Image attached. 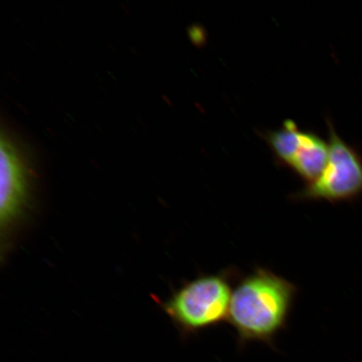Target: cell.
Listing matches in <instances>:
<instances>
[{
	"mask_svg": "<svg viewBox=\"0 0 362 362\" xmlns=\"http://www.w3.org/2000/svg\"><path fill=\"white\" fill-rule=\"evenodd\" d=\"M302 132L296 122L288 119L279 129L267 131L262 135L279 165L288 168L300 146Z\"/></svg>",
	"mask_w": 362,
	"mask_h": 362,
	"instance_id": "obj_6",
	"label": "cell"
},
{
	"mask_svg": "<svg viewBox=\"0 0 362 362\" xmlns=\"http://www.w3.org/2000/svg\"><path fill=\"white\" fill-rule=\"evenodd\" d=\"M36 174L33 156L20 139L2 130L0 139V235L2 257L33 214Z\"/></svg>",
	"mask_w": 362,
	"mask_h": 362,
	"instance_id": "obj_3",
	"label": "cell"
},
{
	"mask_svg": "<svg viewBox=\"0 0 362 362\" xmlns=\"http://www.w3.org/2000/svg\"><path fill=\"white\" fill-rule=\"evenodd\" d=\"M298 293L296 284L262 267L243 276L233 292L228 316L239 346L251 342L273 346L287 327Z\"/></svg>",
	"mask_w": 362,
	"mask_h": 362,
	"instance_id": "obj_1",
	"label": "cell"
},
{
	"mask_svg": "<svg viewBox=\"0 0 362 362\" xmlns=\"http://www.w3.org/2000/svg\"><path fill=\"white\" fill-rule=\"evenodd\" d=\"M329 158L319 178L293 194V202L339 203L354 200L362 194V153L341 139L329 119Z\"/></svg>",
	"mask_w": 362,
	"mask_h": 362,
	"instance_id": "obj_4",
	"label": "cell"
},
{
	"mask_svg": "<svg viewBox=\"0 0 362 362\" xmlns=\"http://www.w3.org/2000/svg\"><path fill=\"white\" fill-rule=\"evenodd\" d=\"M329 142L310 130H303L300 146L288 168L307 184L322 174L329 158Z\"/></svg>",
	"mask_w": 362,
	"mask_h": 362,
	"instance_id": "obj_5",
	"label": "cell"
},
{
	"mask_svg": "<svg viewBox=\"0 0 362 362\" xmlns=\"http://www.w3.org/2000/svg\"><path fill=\"white\" fill-rule=\"evenodd\" d=\"M239 271L226 269L184 283L166 300H155L181 337L188 338L228 320L234 282Z\"/></svg>",
	"mask_w": 362,
	"mask_h": 362,
	"instance_id": "obj_2",
	"label": "cell"
}]
</instances>
